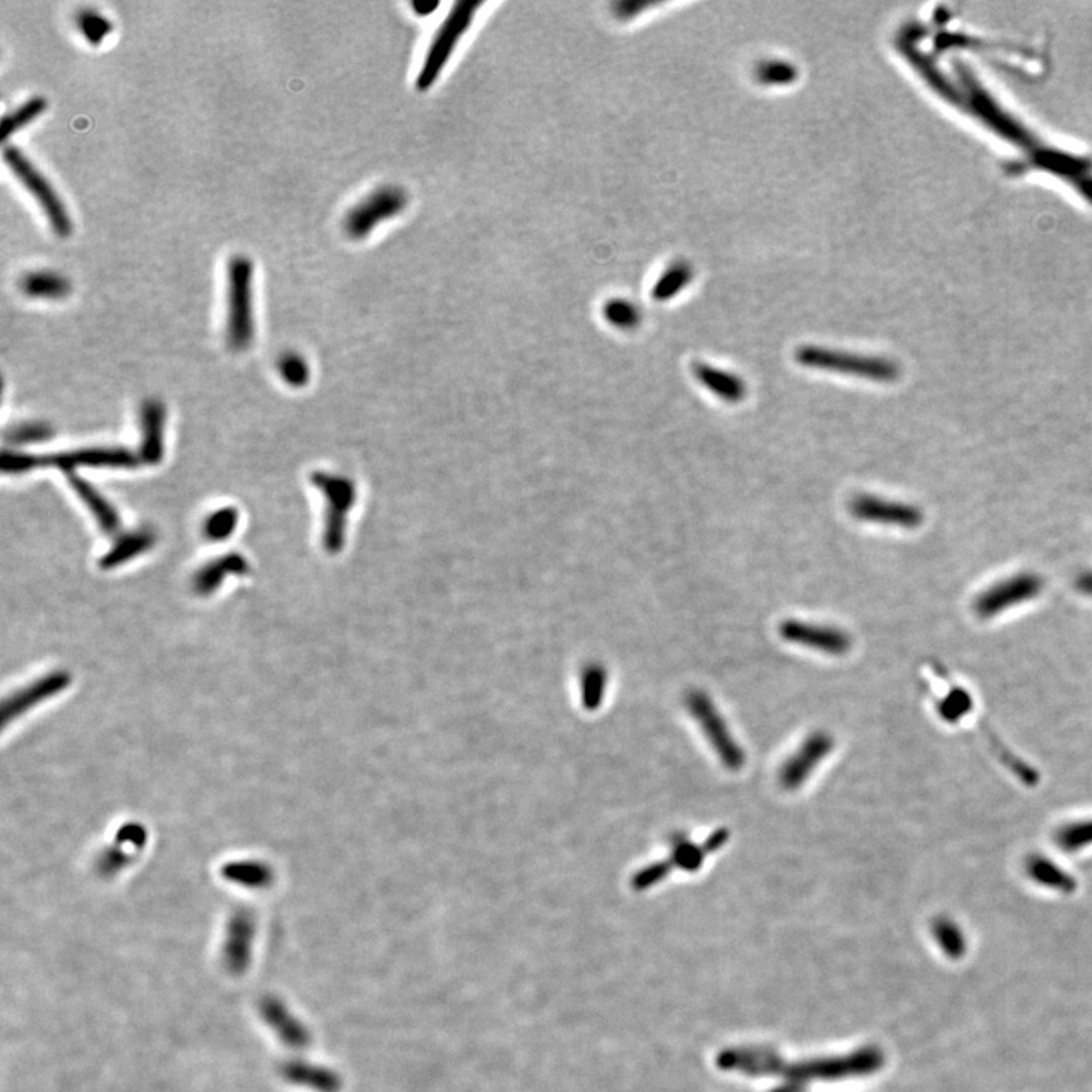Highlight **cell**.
<instances>
[{"label": "cell", "mask_w": 1092, "mask_h": 1092, "mask_svg": "<svg viewBox=\"0 0 1092 1092\" xmlns=\"http://www.w3.org/2000/svg\"><path fill=\"white\" fill-rule=\"evenodd\" d=\"M479 6H481V3L458 2L455 3L451 12L446 15L445 20L437 29L429 52L424 58L420 73H417V90L427 91L435 85L440 73L445 69L446 63L451 58L452 52L460 43L461 37L469 29Z\"/></svg>", "instance_id": "4"}, {"label": "cell", "mask_w": 1092, "mask_h": 1092, "mask_svg": "<svg viewBox=\"0 0 1092 1092\" xmlns=\"http://www.w3.org/2000/svg\"><path fill=\"white\" fill-rule=\"evenodd\" d=\"M411 8L414 9L416 14L429 15L432 14L436 8H439V2H413L411 3Z\"/></svg>", "instance_id": "36"}, {"label": "cell", "mask_w": 1092, "mask_h": 1092, "mask_svg": "<svg viewBox=\"0 0 1092 1092\" xmlns=\"http://www.w3.org/2000/svg\"><path fill=\"white\" fill-rule=\"evenodd\" d=\"M1026 873L1036 885L1051 891L1072 894L1078 888L1075 877L1047 857L1033 856L1027 860Z\"/></svg>", "instance_id": "19"}, {"label": "cell", "mask_w": 1092, "mask_h": 1092, "mask_svg": "<svg viewBox=\"0 0 1092 1092\" xmlns=\"http://www.w3.org/2000/svg\"><path fill=\"white\" fill-rule=\"evenodd\" d=\"M716 1066L724 1072L743 1073L753 1078L780 1076L783 1082L808 1090L811 1082H836L874 1075L885 1066V1054L876 1045H866L844 1056L815 1057L787 1064L777 1051L769 1048L734 1047L722 1050L716 1057Z\"/></svg>", "instance_id": "1"}, {"label": "cell", "mask_w": 1092, "mask_h": 1092, "mask_svg": "<svg viewBox=\"0 0 1092 1092\" xmlns=\"http://www.w3.org/2000/svg\"><path fill=\"white\" fill-rule=\"evenodd\" d=\"M72 485L75 486V491L78 492L79 497L90 507L91 512L100 521L101 527L109 531V533L116 531L117 527H119V518H117L116 512L111 509L109 503L82 479L72 478Z\"/></svg>", "instance_id": "25"}, {"label": "cell", "mask_w": 1092, "mask_h": 1092, "mask_svg": "<svg viewBox=\"0 0 1092 1092\" xmlns=\"http://www.w3.org/2000/svg\"><path fill=\"white\" fill-rule=\"evenodd\" d=\"M835 741L826 731H815L784 762L778 772V781L786 790H796L811 777L812 772L833 752Z\"/></svg>", "instance_id": "11"}, {"label": "cell", "mask_w": 1092, "mask_h": 1092, "mask_svg": "<svg viewBox=\"0 0 1092 1092\" xmlns=\"http://www.w3.org/2000/svg\"><path fill=\"white\" fill-rule=\"evenodd\" d=\"M686 707L722 765L730 771H740L746 765V752L734 740L712 698L706 692L694 689L686 695Z\"/></svg>", "instance_id": "6"}, {"label": "cell", "mask_w": 1092, "mask_h": 1092, "mask_svg": "<svg viewBox=\"0 0 1092 1092\" xmlns=\"http://www.w3.org/2000/svg\"><path fill=\"white\" fill-rule=\"evenodd\" d=\"M941 718L947 722H958L973 710V698L962 688L950 689L946 698L938 701Z\"/></svg>", "instance_id": "27"}, {"label": "cell", "mask_w": 1092, "mask_h": 1092, "mask_svg": "<svg viewBox=\"0 0 1092 1092\" xmlns=\"http://www.w3.org/2000/svg\"><path fill=\"white\" fill-rule=\"evenodd\" d=\"M1054 844L1066 853H1078L1092 845V820L1066 824L1054 833Z\"/></svg>", "instance_id": "24"}, {"label": "cell", "mask_w": 1092, "mask_h": 1092, "mask_svg": "<svg viewBox=\"0 0 1092 1092\" xmlns=\"http://www.w3.org/2000/svg\"><path fill=\"white\" fill-rule=\"evenodd\" d=\"M728 838H730V832L727 829H718L706 839L703 844L704 850L707 854L715 853L719 848L724 847L727 844Z\"/></svg>", "instance_id": "34"}, {"label": "cell", "mask_w": 1092, "mask_h": 1092, "mask_svg": "<svg viewBox=\"0 0 1092 1092\" xmlns=\"http://www.w3.org/2000/svg\"><path fill=\"white\" fill-rule=\"evenodd\" d=\"M75 21L79 33L93 46L101 45L113 30L110 18L94 9H81L76 14Z\"/></svg>", "instance_id": "26"}, {"label": "cell", "mask_w": 1092, "mask_h": 1092, "mask_svg": "<svg viewBox=\"0 0 1092 1092\" xmlns=\"http://www.w3.org/2000/svg\"><path fill=\"white\" fill-rule=\"evenodd\" d=\"M602 313H604V318L617 328L633 329L639 324L638 310L627 301H611L605 304Z\"/></svg>", "instance_id": "30"}, {"label": "cell", "mask_w": 1092, "mask_h": 1092, "mask_svg": "<svg viewBox=\"0 0 1092 1092\" xmlns=\"http://www.w3.org/2000/svg\"><path fill=\"white\" fill-rule=\"evenodd\" d=\"M236 522L237 513L233 509L220 510V512L214 513L208 519L207 525H205V534L210 539H224V537L230 536V533H233Z\"/></svg>", "instance_id": "32"}, {"label": "cell", "mask_w": 1092, "mask_h": 1092, "mask_svg": "<svg viewBox=\"0 0 1092 1092\" xmlns=\"http://www.w3.org/2000/svg\"><path fill=\"white\" fill-rule=\"evenodd\" d=\"M407 195L399 187H383L371 193L344 217L347 236L360 240L368 237L384 220L398 216L407 207Z\"/></svg>", "instance_id": "8"}, {"label": "cell", "mask_w": 1092, "mask_h": 1092, "mask_svg": "<svg viewBox=\"0 0 1092 1092\" xmlns=\"http://www.w3.org/2000/svg\"><path fill=\"white\" fill-rule=\"evenodd\" d=\"M242 569H245V560L242 557H223L201 572L198 580L199 587L204 590L213 589L224 575L233 571H242Z\"/></svg>", "instance_id": "29"}, {"label": "cell", "mask_w": 1092, "mask_h": 1092, "mask_svg": "<svg viewBox=\"0 0 1092 1092\" xmlns=\"http://www.w3.org/2000/svg\"><path fill=\"white\" fill-rule=\"evenodd\" d=\"M163 420L165 411L162 405L149 404L143 410V455L144 460L156 461L162 455Z\"/></svg>", "instance_id": "22"}, {"label": "cell", "mask_w": 1092, "mask_h": 1092, "mask_svg": "<svg viewBox=\"0 0 1092 1092\" xmlns=\"http://www.w3.org/2000/svg\"><path fill=\"white\" fill-rule=\"evenodd\" d=\"M281 372L282 377L294 386H301L309 378V368H307L306 362L297 354H287V356L282 357Z\"/></svg>", "instance_id": "33"}, {"label": "cell", "mask_w": 1092, "mask_h": 1092, "mask_svg": "<svg viewBox=\"0 0 1092 1092\" xmlns=\"http://www.w3.org/2000/svg\"><path fill=\"white\" fill-rule=\"evenodd\" d=\"M18 285L26 297L39 300H63L72 292L69 279L51 270L26 273L21 276Z\"/></svg>", "instance_id": "18"}, {"label": "cell", "mask_w": 1092, "mask_h": 1092, "mask_svg": "<svg viewBox=\"0 0 1092 1092\" xmlns=\"http://www.w3.org/2000/svg\"><path fill=\"white\" fill-rule=\"evenodd\" d=\"M673 865L670 860H658V862L651 863L647 869L641 870L635 877H633L632 885L636 891H645V889L653 888L654 885L660 883L661 880L666 879L669 873L672 872Z\"/></svg>", "instance_id": "31"}, {"label": "cell", "mask_w": 1092, "mask_h": 1092, "mask_svg": "<svg viewBox=\"0 0 1092 1092\" xmlns=\"http://www.w3.org/2000/svg\"><path fill=\"white\" fill-rule=\"evenodd\" d=\"M1044 589V580L1033 572H1023L992 584L974 601V612L983 620L997 617L1015 605L1038 598Z\"/></svg>", "instance_id": "9"}, {"label": "cell", "mask_w": 1092, "mask_h": 1092, "mask_svg": "<svg viewBox=\"0 0 1092 1092\" xmlns=\"http://www.w3.org/2000/svg\"><path fill=\"white\" fill-rule=\"evenodd\" d=\"M252 273L251 260L243 255L231 258L227 267L228 341L236 349L251 343L254 335L252 321Z\"/></svg>", "instance_id": "3"}, {"label": "cell", "mask_w": 1092, "mask_h": 1092, "mask_svg": "<svg viewBox=\"0 0 1092 1092\" xmlns=\"http://www.w3.org/2000/svg\"><path fill=\"white\" fill-rule=\"evenodd\" d=\"M850 513L857 521L870 522V524L891 525V527L913 528L921 527L924 522V513L913 504L900 503V501L883 500L876 495H857L851 500Z\"/></svg>", "instance_id": "10"}, {"label": "cell", "mask_w": 1092, "mask_h": 1092, "mask_svg": "<svg viewBox=\"0 0 1092 1092\" xmlns=\"http://www.w3.org/2000/svg\"><path fill=\"white\" fill-rule=\"evenodd\" d=\"M46 109H48V101L43 97H34L26 103L21 104L17 110L3 117L2 125H0V138H2V141L8 140L11 135H14L23 126L29 125L33 120L42 116Z\"/></svg>", "instance_id": "23"}, {"label": "cell", "mask_w": 1092, "mask_h": 1092, "mask_svg": "<svg viewBox=\"0 0 1092 1092\" xmlns=\"http://www.w3.org/2000/svg\"><path fill=\"white\" fill-rule=\"evenodd\" d=\"M260 1014L285 1047L295 1050L309 1047L312 1041L309 1030L288 1011L281 1000L273 995L264 997L260 1003Z\"/></svg>", "instance_id": "15"}, {"label": "cell", "mask_w": 1092, "mask_h": 1092, "mask_svg": "<svg viewBox=\"0 0 1092 1092\" xmlns=\"http://www.w3.org/2000/svg\"><path fill=\"white\" fill-rule=\"evenodd\" d=\"M152 543V537L147 533H132L126 536L125 539H120L113 548L111 553L107 554L104 563L107 566H117L120 563L126 562L131 557L137 556V554L143 553L147 547Z\"/></svg>", "instance_id": "28"}, {"label": "cell", "mask_w": 1092, "mask_h": 1092, "mask_svg": "<svg viewBox=\"0 0 1092 1092\" xmlns=\"http://www.w3.org/2000/svg\"><path fill=\"white\" fill-rule=\"evenodd\" d=\"M670 863L685 873H697L707 856L703 845L695 844L685 833L670 836Z\"/></svg>", "instance_id": "21"}, {"label": "cell", "mask_w": 1092, "mask_h": 1092, "mask_svg": "<svg viewBox=\"0 0 1092 1092\" xmlns=\"http://www.w3.org/2000/svg\"><path fill=\"white\" fill-rule=\"evenodd\" d=\"M798 365L817 371L833 374L851 375L874 383H895L900 378L901 369L894 360L885 357L859 356L845 350L829 347L802 346L795 352Z\"/></svg>", "instance_id": "2"}, {"label": "cell", "mask_w": 1092, "mask_h": 1092, "mask_svg": "<svg viewBox=\"0 0 1092 1092\" xmlns=\"http://www.w3.org/2000/svg\"><path fill=\"white\" fill-rule=\"evenodd\" d=\"M254 928V918L248 910H239L231 918L221 953V964L231 976H242L251 964Z\"/></svg>", "instance_id": "14"}, {"label": "cell", "mask_w": 1092, "mask_h": 1092, "mask_svg": "<svg viewBox=\"0 0 1092 1092\" xmlns=\"http://www.w3.org/2000/svg\"><path fill=\"white\" fill-rule=\"evenodd\" d=\"M315 483L324 491L329 498L327 531H325V545L329 551H337L343 540L344 515L356 498V489L346 478L341 476L318 475Z\"/></svg>", "instance_id": "13"}, {"label": "cell", "mask_w": 1092, "mask_h": 1092, "mask_svg": "<svg viewBox=\"0 0 1092 1092\" xmlns=\"http://www.w3.org/2000/svg\"><path fill=\"white\" fill-rule=\"evenodd\" d=\"M781 639L789 644L830 655H842L851 650V638L844 630L830 626L787 620L778 627Z\"/></svg>", "instance_id": "12"}, {"label": "cell", "mask_w": 1092, "mask_h": 1092, "mask_svg": "<svg viewBox=\"0 0 1092 1092\" xmlns=\"http://www.w3.org/2000/svg\"><path fill=\"white\" fill-rule=\"evenodd\" d=\"M1076 589L1084 595L1092 596V571L1084 572L1076 578Z\"/></svg>", "instance_id": "35"}, {"label": "cell", "mask_w": 1092, "mask_h": 1092, "mask_svg": "<svg viewBox=\"0 0 1092 1092\" xmlns=\"http://www.w3.org/2000/svg\"><path fill=\"white\" fill-rule=\"evenodd\" d=\"M134 454L126 449H88V451L67 452V454L52 455V457H27V455H5L3 457V470L9 472H21L33 467L58 466L70 473V470L78 466H113L131 467L135 464Z\"/></svg>", "instance_id": "7"}, {"label": "cell", "mask_w": 1092, "mask_h": 1092, "mask_svg": "<svg viewBox=\"0 0 1092 1092\" xmlns=\"http://www.w3.org/2000/svg\"><path fill=\"white\" fill-rule=\"evenodd\" d=\"M694 375L704 389L728 404H740L747 396L746 381L733 372L713 368L706 363H697L694 366Z\"/></svg>", "instance_id": "16"}, {"label": "cell", "mask_w": 1092, "mask_h": 1092, "mask_svg": "<svg viewBox=\"0 0 1092 1092\" xmlns=\"http://www.w3.org/2000/svg\"><path fill=\"white\" fill-rule=\"evenodd\" d=\"M3 159L15 178L20 181L21 186L39 202L54 233L61 239L69 237L73 231L72 218L67 213L60 196L51 183L43 177L42 172L15 146L3 147Z\"/></svg>", "instance_id": "5"}, {"label": "cell", "mask_w": 1092, "mask_h": 1092, "mask_svg": "<svg viewBox=\"0 0 1092 1092\" xmlns=\"http://www.w3.org/2000/svg\"><path fill=\"white\" fill-rule=\"evenodd\" d=\"M932 935L944 955L949 956L953 961H958L967 952V938H965L964 930L953 919L946 918V916L935 919L932 924Z\"/></svg>", "instance_id": "20"}, {"label": "cell", "mask_w": 1092, "mask_h": 1092, "mask_svg": "<svg viewBox=\"0 0 1092 1092\" xmlns=\"http://www.w3.org/2000/svg\"><path fill=\"white\" fill-rule=\"evenodd\" d=\"M279 1075L288 1084L318 1092H338L341 1079L332 1070L313 1066L306 1061H287L279 1066Z\"/></svg>", "instance_id": "17"}]
</instances>
